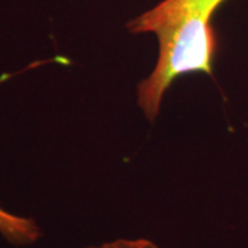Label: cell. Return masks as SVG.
I'll return each instance as SVG.
<instances>
[{
	"mask_svg": "<svg viewBox=\"0 0 248 248\" xmlns=\"http://www.w3.org/2000/svg\"><path fill=\"white\" fill-rule=\"evenodd\" d=\"M226 0H161L127 22L133 35L153 33L159 42L157 61L164 71L181 76L213 75L218 37L211 18Z\"/></svg>",
	"mask_w": 248,
	"mask_h": 248,
	"instance_id": "6da1fadb",
	"label": "cell"
},
{
	"mask_svg": "<svg viewBox=\"0 0 248 248\" xmlns=\"http://www.w3.org/2000/svg\"><path fill=\"white\" fill-rule=\"evenodd\" d=\"M0 234L14 246H29L39 240L42 232L33 219L14 215L0 207Z\"/></svg>",
	"mask_w": 248,
	"mask_h": 248,
	"instance_id": "7a4b0ae2",
	"label": "cell"
},
{
	"mask_svg": "<svg viewBox=\"0 0 248 248\" xmlns=\"http://www.w3.org/2000/svg\"><path fill=\"white\" fill-rule=\"evenodd\" d=\"M84 248H159L148 239H117L99 246H90Z\"/></svg>",
	"mask_w": 248,
	"mask_h": 248,
	"instance_id": "3957f363",
	"label": "cell"
}]
</instances>
